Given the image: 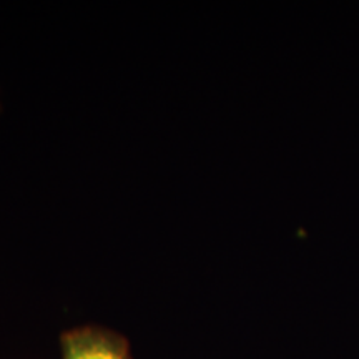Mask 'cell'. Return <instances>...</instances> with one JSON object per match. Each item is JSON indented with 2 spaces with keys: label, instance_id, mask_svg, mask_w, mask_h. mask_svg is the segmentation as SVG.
Masks as SVG:
<instances>
[{
  "label": "cell",
  "instance_id": "obj_1",
  "mask_svg": "<svg viewBox=\"0 0 359 359\" xmlns=\"http://www.w3.org/2000/svg\"><path fill=\"white\" fill-rule=\"evenodd\" d=\"M62 359H133L130 341L110 327L85 325L60 334Z\"/></svg>",
  "mask_w": 359,
  "mask_h": 359
}]
</instances>
